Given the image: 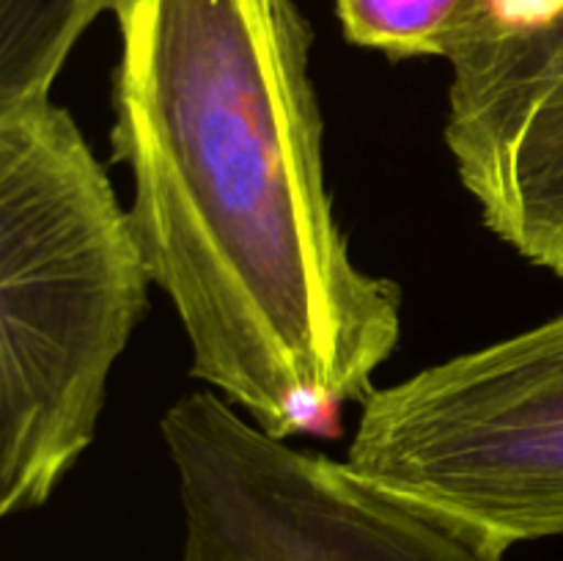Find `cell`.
<instances>
[{"mask_svg":"<svg viewBox=\"0 0 563 561\" xmlns=\"http://www.w3.org/2000/svg\"><path fill=\"white\" fill-rule=\"evenodd\" d=\"M113 160L192 377L275 438L328 432L399 350L405 297L352 256L295 0H119Z\"/></svg>","mask_w":563,"mask_h":561,"instance_id":"cell-1","label":"cell"},{"mask_svg":"<svg viewBox=\"0 0 563 561\" xmlns=\"http://www.w3.org/2000/svg\"><path fill=\"white\" fill-rule=\"evenodd\" d=\"M130 209L71 113L0 110V515L53 498L148 300Z\"/></svg>","mask_w":563,"mask_h":561,"instance_id":"cell-2","label":"cell"},{"mask_svg":"<svg viewBox=\"0 0 563 561\" xmlns=\"http://www.w3.org/2000/svg\"><path fill=\"white\" fill-rule=\"evenodd\" d=\"M346 462L500 556L563 537V314L374 388Z\"/></svg>","mask_w":563,"mask_h":561,"instance_id":"cell-3","label":"cell"},{"mask_svg":"<svg viewBox=\"0 0 563 561\" xmlns=\"http://www.w3.org/2000/svg\"><path fill=\"white\" fill-rule=\"evenodd\" d=\"M179 487V561H504L350 462L275 438L214 391L159 418Z\"/></svg>","mask_w":563,"mask_h":561,"instance_id":"cell-4","label":"cell"},{"mask_svg":"<svg viewBox=\"0 0 563 561\" xmlns=\"http://www.w3.org/2000/svg\"><path fill=\"white\" fill-rule=\"evenodd\" d=\"M449 66L462 187L500 242L563 278V0L539 31H476Z\"/></svg>","mask_w":563,"mask_h":561,"instance_id":"cell-5","label":"cell"},{"mask_svg":"<svg viewBox=\"0 0 563 561\" xmlns=\"http://www.w3.org/2000/svg\"><path fill=\"white\" fill-rule=\"evenodd\" d=\"M119 0H0V110L53 97L82 33Z\"/></svg>","mask_w":563,"mask_h":561,"instance_id":"cell-6","label":"cell"},{"mask_svg":"<svg viewBox=\"0 0 563 561\" xmlns=\"http://www.w3.org/2000/svg\"><path fill=\"white\" fill-rule=\"evenodd\" d=\"M346 42L394 61L443 58L467 42L484 0H335Z\"/></svg>","mask_w":563,"mask_h":561,"instance_id":"cell-7","label":"cell"}]
</instances>
